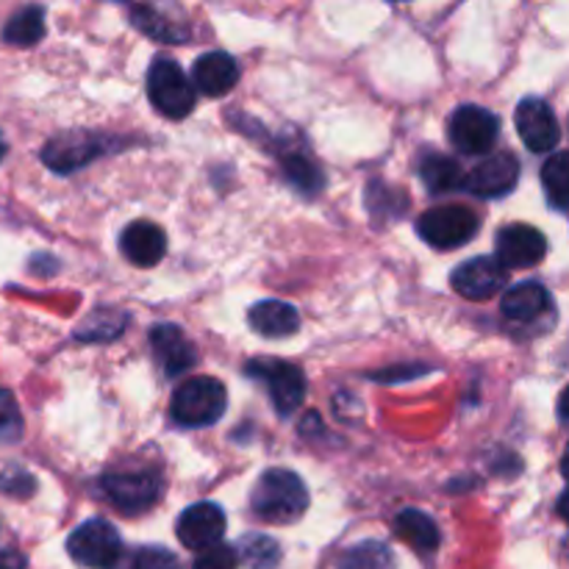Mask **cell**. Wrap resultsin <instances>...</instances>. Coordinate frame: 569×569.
Returning a JSON list of instances; mask_svg holds the SVG:
<instances>
[{"mask_svg": "<svg viewBox=\"0 0 569 569\" xmlns=\"http://www.w3.org/2000/svg\"><path fill=\"white\" fill-rule=\"evenodd\" d=\"M256 517L272 526H287L303 517L309 509V489L303 478L283 467H272L256 481L253 495H250Z\"/></svg>", "mask_w": 569, "mask_h": 569, "instance_id": "obj_1", "label": "cell"}, {"mask_svg": "<svg viewBox=\"0 0 569 569\" xmlns=\"http://www.w3.org/2000/svg\"><path fill=\"white\" fill-rule=\"evenodd\" d=\"M226 415V387L217 378H189L172 392L170 417L181 428H209Z\"/></svg>", "mask_w": 569, "mask_h": 569, "instance_id": "obj_2", "label": "cell"}, {"mask_svg": "<svg viewBox=\"0 0 569 569\" xmlns=\"http://www.w3.org/2000/svg\"><path fill=\"white\" fill-rule=\"evenodd\" d=\"M148 98L170 120H183L194 109V87L178 61L156 59L148 70Z\"/></svg>", "mask_w": 569, "mask_h": 569, "instance_id": "obj_3", "label": "cell"}, {"mask_svg": "<svg viewBox=\"0 0 569 569\" xmlns=\"http://www.w3.org/2000/svg\"><path fill=\"white\" fill-rule=\"evenodd\" d=\"M67 553L72 561L89 569H111L120 561L122 539L106 520H87L67 539Z\"/></svg>", "mask_w": 569, "mask_h": 569, "instance_id": "obj_4", "label": "cell"}, {"mask_svg": "<svg viewBox=\"0 0 569 569\" xmlns=\"http://www.w3.org/2000/svg\"><path fill=\"white\" fill-rule=\"evenodd\" d=\"M417 233L437 250H456L478 233V217L465 206H437L417 222Z\"/></svg>", "mask_w": 569, "mask_h": 569, "instance_id": "obj_5", "label": "cell"}, {"mask_svg": "<svg viewBox=\"0 0 569 569\" xmlns=\"http://www.w3.org/2000/svg\"><path fill=\"white\" fill-rule=\"evenodd\" d=\"M450 142L465 156H483L495 148L500 133V120L483 106H461L448 122Z\"/></svg>", "mask_w": 569, "mask_h": 569, "instance_id": "obj_6", "label": "cell"}, {"mask_svg": "<svg viewBox=\"0 0 569 569\" xmlns=\"http://www.w3.org/2000/svg\"><path fill=\"white\" fill-rule=\"evenodd\" d=\"M103 492L111 506L126 515H139L159 500L161 481L150 470H120L103 476Z\"/></svg>", "mask_w": 569, "mask_h": 569, "instance_id": "obj_7", "label": "cell"}, {"mask_svg": "<svg viewBox=\"0 0 569 569\" xmlns=\"http://www.w3.org/2000/svg\"><path fill=\"white\" fill-rule=\"evenodd\" d=\"M456 292L467 300H489L500 295L509 283V270L500 264L498 256H478L465 261L450 276Z\"/></svg>", "mask_w": 569, "mask_h": 569, "instance_id": "obj_8", "label": "cell"}, {"mask_svg": "<svg viewBox=\"0 0 569 569\" xmlns=\"http://www.w3.org/2000/svg\"><path fill=\"white\" fill-rule=\"evenodd\" d=\"M495 248H498V259L506 270H528L548 256V239L539 228L515 222V226L500 228Z\"/></svg>", "mask_w": 569, "mask_h": 569, "instance_id": "obj_9", "label": "cell"}, {"mask_svg": "<svg viewBox=\"0 0 569 569\" xmlns=\"http://www.w3.org/2000/svg\"><path fill=\"white\" fill-rule=\"evenodd\" d=\"M515 126L522 144L531 153H550L561 139L559 120H556L553 109L542 98L520 100V106L515 111Z\"/></svg>", "mask_w": 569, "mask_h": 569, "instance_id": "obj_10", "label": "cell"}, {"mask_svg": "<svg viewBox=\"0 0 569 569\" xmlns=\"http://www.w3.org/2000/svg\"><path fill=\"white\" fill-rule=\"evenodd\" d=\"M226 533V511L217 503H194L178 520V539L189 550H211Z\"/></svg>", "mask_w": 569, "mask_h": 569, "instance_id": "obj_11", "label": "cell"}, {"mask_svg": "<svg viewBox=\"0 0 569 569\" xmlns=\"http://www.w3.org/2000/svg\"><path fill=\"white\" fill-rule=\"evenodd\" d=\"M106 150V142L94 133L83 131H70L61 133V137H53L42 148V161L56 172H72L78 167L89 164L92 159H98Z\"/></svg>", "mask_w": 569, "mask_h": 569, "instance_id": "obj_12", "label": "cell"}, {"mask_svg": "<svg viewBox=\"0 0 569 569\" xmlns=\"http://www.w3.org/2000/svg\"><path fill=\"white\" fill-rule=\"evenodd\" d=\"M520 181V161L511 153H495L483 159L476 170L467 176L465 187L467 192L478 194V198H503Z\"/></svg>", "mask_w": 569, "mask_h": 569, "instance_id": "obj_13", "label": "cell"}, {"mask_svg": "<svg viewBox=\"0 0 569 569\" xmlns=\"http://www.w3.org/2000/svg\"><path fill=\"white\" fill-rule=\"evenodd\" d=\"M250 370L261 372V381H267V389H270L272 406L281 417H289L306 398V378L303 370L295 365H287V361H272V365H259L250 367Z\"/></svg>", "mask_w": 569, "mask_h": 569, "instance_id": "obj_14", "label": "cell"}, {"mask_svg": "<svg viewBox=\"0 0 569 569\" xmlns=\"http://www.w3.org/2000/svg\"><path fill=\"white\" fill-rule=\"evenodd\" d=\"M239 81V67L233 56L222 53V50H211L203 53L192 64V83L200 94L206 98H220L228 94Z\"/></svg>", "mask_w": 569, "mask_h": 569, "instance_id": "obj_15", "label": "cell"}, {"mask_svg": "<svg viewBox=\"0 0 569 569\" xmlns=\"http://www.w3.org/2000/svg\"><path fill=\"white\" fill-rule=\"evenodd\" d=\"M120 250L131 264L156 267L167 253V237L156 222L137 220L122 231Z\"/></svg>", "mask_w": 569, "mask_h": 569, "instance_id": "obj_16", "label": "cell"}, {"mask_svg": "<svg viewBox=\"0 0 569 569\" xmlns=\"http://www.w3.org/2000/svg\"><path fill=\"white\" fill-rule=\"evenodd\" d=\"M150 348H153L156 359L164 367L167 376L172 378L187 372L189 367L198 361V350L189 342L187 333L176 326H167V322L164 326H156L153 331H150Z\"/></svg>", "mask_w": 569, "mask_h": 569, "instance_id": "obj_17", "label": "cell"}, {"mask_svg": "<svg viewBox=\"0 0 569 569\" xmlns=\"http://www.w3.org/2000/svg\"><path fill=\"white\" fill-rule=\"evenodd\" d=\"M248 322L259 337L283 339L298 331L300 315L295 306L283 303V300H261L248 311Z\"/></svg>", "mask_w": 569, "mask_h": 569, "instance_id": "obj_18", "label": "cell"}, {"mask_svg": "<svg viewBox=\"0 0 569 569\" xmlns=\"http://www.w3.org/2000/svg\"><path fill=\"white\" fill-rule=\"evenodd\" d=\"M503 315L515 322H531L537 317L548 315L550 311V295L542 283L526 281L511 287L509 292L503 295Z\"/></svg>", "mask_w": 569, "mask_h": 569, "instance_id": "obj_19", "label": "cell"}, {"mask_svg": "<svg viewBox=\"0 0 569 569\" xmlns=\"http://www.w3.org/2000/svg\"><path fill=\"white\" fill-rule=\"evenodd\" d=\"M395 531L417 553H433L439 548V542H442V533H439V526L433 522V517H428L420 509L400 511L395 517Z\"/></svg>", "mask_w": 569, "mask_h": 569, "instance_id": "obj_20", "label": "cell"}, {"mask_svg": "<svg viewBox=\"0 0 569 569\" xmlns=\"http://www.w3.org/2000/svg\"><path fill=\"white\" fill-rule=\"evenodd\" d=\"M420 178L422 183L428 187V192L433 194H442V192H453V189L465 187L467 176L461 170V164L450 156H426L420 164Z\"/></svg>", "mask_w": 569, "mask_h": 569, "instance_id": "obj_21", "label": "cell"}, {"mask_svg": "<svg viewBox=\"0 0 569 569\" xmlns=\"http://www.w3.org/2000/svg\"><path fill=\"white\" fill-rule=\"evenodd\" d=\"M44 37V9L39 6H26L17 11L3 26V42L17 44V48H31Z\"/></svg>", "mask_w": 569, "mask_h": 569, "instance_id": "obj_22", "label": "cell"}, {"mask_svg": "<svg viewBox=\"0 0 569 569\" xmlns=\"http://www.w3.org/2000/svg\"><path fill=\"white\" fill-rule=\"evenodd\" d=\"M542 187L550 206H556V209H569V150L550 156V159L545 161Z\"/></svg>", "mask_w": 569, "mask_h": 569, "instance_id": "obj_23", "label": "cell"}, {"mask_svg": "<svg viewBox=\"0 0 569 569\" xmlns=\"http://www.w3.org/2000/svg\"><path fill=\"white\" fill-rule=\"evenodd\" d=\"M337 569H395V556L383 542L367 539V542L353 545V548L342 556Z\"/></svg>", "mask_w": 569, "mask_h": 569, "instance_id": "obj_24", "label": "cell"}, {"mask_svg": "<svg viewBox=\"0 0 569 569\" xmlns=\"http://www.w3.org/2000/svg\"><path fill=\"white\" fill-rule=\"evenodd\" d=\"M237 553L250 569H272L281 561V548H278L276 539L264 537V533H250V537H244L239 542Z\"/></svg>", "mask_w": 569, "mask_h": 569, "instance_id": "obj_25", "label": "cell"}, {"mask_svg": "<svg viewBox=\"0 0 569 569\" xmlns=\"http://www.w3.org/2000/svg\"><path fill=\"white\" fill-rule=\"evenodd\" d=\"M133 26H137L139 31L148 33V37L164 39V42H178V39L187 37V33H178L176 28H172V22H167L161 14H156L153 9H133Z\"/></svg>", "mask_w": 569, "mask_h": 569, "instance_id": "obj_26", "label": "cell"}, {"mask_svg": "<svg viewBox=\"0 0 569 569\" xmlns=\"http://www.w3.org/2000/svg\"><path fill=\"white\" fill-rule=\"evenodd\" d=\"M22 437V417L14 395L0 389V445H11Z\"/></svg>", "mask_w": 569, "mask_h": 569, "instance_id": "obj_27", "label": "cell"}, {"mask_svg": "<svg viewBox=\"0 0 569 569\" xmlns=\"http://www.w3.org/2000/svg\"><path fill=\"white\" fill-rule=\"evenodd\" d=\"M237 567H239L237 548H226V545H217V548L203 550L192 565V569H237Z\"/></svg>", "mask_w": 569, "mask_h": 569, "instance_id": "obj_28", "label": "cell"}, {"mask_svg": "<svg viewBox=\"0 0 569 569\" xmlns=\"http://www.w3.org/2000/svg\"><path fill=\"white\" fill-rule=\"evenodd\" d=\"M131 569H181L176 556L164 548H142L133 556Z\"/></svg>", "mask_w": 569, "mask_h": 569, "instance_id": "obj_29", "label": "cell"}, {"mask_svg": "<svg viewBox=\"0 0 569 569\" xmlns=\"http://www.w3.org/2000/svg\"><path fill=\"white\" fill-rule=\"evenodd\" d=\"M0 569H26V556L17 550L0 548Z\"/></svg>", "mask_w": 569, "mask_h": 569, "instance_id": "obj_30", "label": "cell"}, {"mask_svg": "<svg viewBox=\"0 0 569 569\" xmlns=\"http://www.w3.org/2000/svg\"><path fill=\"white\" fill-rule=\"evenodd\" d=\"M559 417L569 422V387L561 392V398H559Z\"/></svg>", "mask_w": 569, "mask_h": 569, "instance_id": "obj_31", "label": "cell"}, {"mask_svg": "<svg viewBox=\"0 0 569 569\" xmlns=\"http://www.w3.org/2000/svg\"><path fill=\"white\" fill-rule=\"evenodd\" d=\"M559 515L565 517V520L569 522V489L559 498Z\"/></svg>", "mask_w": 569, "mask_h": 569, "instance_id": "obj_32", "label": "cell"}, {"mask_svg": "<svg viewBox=\"0 0 569 569\" xmlns=\"http://www.w3.org/2000/svg\"><path fill=\"white\" fill-rule=\"evenodd\" d=\"M6 153H9V142H6L3 131H0V161H3V159H6Z\"/></svg>", "mask_w": 569, "mask_h": 569, "instance_id": "obj_33", "label": "cell"}, {"mask_svg": "<svg viewBox=\"0 0 569 569\" xmlns=\"http://www.w3.org/2000/svg\"><path fill=\"white\" fill-rule=\"evenodd\" d=\"M561 472H565V478L569 481V450L565 453V459H561Z\"/></svg>", "mask_w": 569, "mask_h": 569, "instance_id": "obj_34", "label": "cell"}]
</instances>
